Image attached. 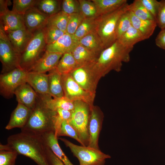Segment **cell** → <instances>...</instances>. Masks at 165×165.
I'll use <instances>...</instances> for the list:
<instances>
[{
	"mask_svg": "<svg viewBox=\"0 0 165 165\" xmlns=\"http://www.w3.org/2000/svg\"><path fill=\"white\" fill-rule=\"evenodd\" d=\"M145 8L156 19L160 5V1L156 0H140Z\"/></svg>",
	"mask_w": 165,
	"mask_h": 165,
	"instance_id": "ee69618b",
	"label": "cell"
},
{
	"mask_svg": "<svg viewBox=\"0 0 165 165\" xmlns=\"http://www.w3.org/2000/svg\"><path fill=\"white\" fill-rule=\"evenodd\" d=\"M31 110L24 105L18 103L16 108L12 112L5 129L10 130L16 128L21 129L23 128L28 121Z\"/></svg>",
	"mask_w": 165,
	"mask_h": 165,
	"instance_id": "ac0fdd59",
	"label": "cell"
},
{
	"mask_svg": "<svg viewBox=\"0 0 165 165\" xmlns=\"http://www.w3.org/2000/svg\"><path fill=\"white\" fill-rule=\"evenodd\" d=\"M62 80L64 97L73 101H83L90 108L94 105L95 94L82 89L70 74L62 75Z\"/></svg>",
	"mask_w": 165,
	"mask_h": 165,
	"instance_id": "30bf717a",
	"label": "cell"
},
{
	"mask_svg": "<svg viewBox=\"0 0 165 165\" xmlns=\"http://www.w3.org/2000/svg\"><path fill=\"white\" fill-rule=\"evenodd\" d=\"M127 3L111 13L101 15L97 18L96 32L100 37L105 49L113 44L117 40L116 28L121 16L129 10Z\"/></svg>",
	"mask_w": 165,
	"mask_h": 165,
	"instance_id": "277c9868",
	"label": "cell"
},
{
	"mask_svg": "<svg viewBox=\"0 0 165 165\" xmlns=\"http://www.w3.org/2000/svg\"><path fill=\"white\" fill-rule=\"evenodd\" d=\"M129 10L140 19L156 20L155 17L145 8L140 0H135L133 3L129 4Z\"/></svg>",
	"mask_w": 165,
	"mask_h": 165,
	"instance_id": "1f68e13d",
	"label": "cell"
},
{
	"mask_svg": "<svg viewBox=\"0 0 165 165\" xmlns=\"http://www.w3.org/2000/svg\"><path fill=\"white\" fill-rule=\"evenodd\" d=\"M24 16L26 28L33 34L44 28L49 18L35 6L28 10Z\"/></svg>",
	"mask_w": 165,
	"mask_h": 165,
	"instance_id": "5bb4252c",
	"label": "cell"
},
{
	"mask_svg": "<svg viewBox=\"0 0 165 165\" xmlns=\"http://www.w3.org/2000/svg\"><path fill=\"white\" fill-rule=\"evenodd\" d=\"M55 117V134L58 137L61 127L62 123L65 120H69L71 116V111L59 108L56 110Z\"/></svg>",
	"mask_w": 165,
	"mask_h": 165,
	"instance_id": "ab89813d",
	"label": "cell"
},
{
	"mask_svg": "<svg viewBox=\"0 0 165 165\" xmlns=\"http://www.w3.org/2000/svg\"><path fill=\"white\" fill-rule=\"evenodd\" d=\"M68 16L61 10L49 17L46 25L55 27L66 32Z\"/></svg>",
	"mask_w": 165,
	"mask_h": 165,
	"instance_id": "836d02e7",
	"label": "cell"
},
{
	"mask_svg": "<svg viewBox=\"0 0 165 165\" xmlns=\"http://www.w3.org/2000/svg\"><path fill=\"white\" fill-rule=\"evenodd\" d=\"M0 24L5 32L26 28L24 16L9 9L0 13Z\"/></svg>",
	"mask_w": 165,
	"mask_h": 165,
	"instance_id": "9a60e30c",
	"label": "cell"
},
{
	"mask_svg": "<svg viewBox=\"0 0 165 165\" xmlns=\"http://www.w3.org/2000/svg\"><path fill=\"white\" fill-rule=\"evenodd\" d=\"M46 153L50 165H65L47 145Z\"/></svg>",
	"mask_w": 165,
	"mask_h": 165,
	"instance_id": "f6af8a7d",
	"label": "cell"
},
{
	"mask_svg": "<svg viewBox=\"0 0 165 165\" xmlns=\"http://www.w3.org/2000/svg\"><path fill=\"white\" fill-rule=\"evenodd\" d=\"M62 1L38 0L35 6L49 17L61 10Z\"/></svg>",
	"mask_w": 165,
	"mask_h": 165,
	"instance_id": "f1b7e54d",
	"label": "cell"
},
{
	"mask_svg": "<svg viewBox=\"0 0 165 165\" xmlns=\"http://www.w3.org/2000/svg\"><path fill=\"white\" fill-rule=\"evenodd\" d=\"M41 135L46 145L65 165H74L61 149L54 131L46 132Z\"/></svg>",
	"mask_w": 165,
	"mask_h": 165,
	"instance_id": "7402d4cb",
	"label": "cell"
},
{
	"mask_svg": "<svg viewBox=\"0 0 165 165\" xmlns=\"http://www.w3.org/2000/svg\"><path fill=\"white\" fill-rule=\"evenodd\" d=\"M28 72L20 68H16L1 75V94L9 98L14 94L16 90L21 85L27 83Z\"/></svg>",
	"mask_w": 165,
	"mask_h": 165,
	"instance_id": "9c48e42d",
	"label": "cell"
},
{
	"mask_svg": "<svg viewBox=\"0 0 165 165\" xmlns=\"http://www.w3.org/2000/svg\"><path fill=\"white\" fill-rule=\"evenodd\" d=\"M79 43L82 45L98 56L105 49L103 43L96 31L85 36L79 41Z\"/></svg>",
	"mask_w": 165,
	"mask_h": 165,
	"instance_id": "484cf974",
	"label": "cell"
},
{
	"mask_svg": "<svg viewBox=\"0 0 165 165\" xmlns=\"http://www.w3.org/2000/svg\"><path fill=\"white\" fill-rule=\"evenodd\" d=\"M133 48L124 46L117 40L104 50L96 60L89 65L100 79L112 71L119 72L123 63L130 61V53Z\"/></svg>",
	"mask_w": 165,
	"mask_h": 165,
	"instance_id": "7a4b0ae2",
	"label": "cell"
},
{
	"mask_svg": "<svg viewBox=\"0 0 165 165\" xmlns=\"http://www.w3.org/2000/svg\"><path fill=\"white\" fill-rule=\"evenodd\" d=\"M6 32L13 48L20 55L24 51L33 35V34L26 28Z\"/></svg>",
	"mask_w": 165,
	"mask_h": 165,
	"instance_id": "2e32d148",
	"label": "cell"
},
{
	"mask_svg": "<svg viewBox=\"0 0 165 165\" xmlns=\"http://www.w3.org/2000/svg\"><path fill=\"white\" fill-rule=\"evenodd\" d=\"M20 55L15 50L6 32L0 25V59L2 73L20 68Z\"/></svg>",
	"mask_w": 165,
	"mask_h": 165,
	"instance_id": "ba28073f",
	"label": "cell"
},
{
	"mask_svg": "<svg viewBox=\"0 0 165 165\" xmlns=\"http://www.w3.org/2000/svg\"><path fill=\"white\" fill-rule=\"evenodd\" d=\"M97 18H84L74 35L78 41L92 32L96 31Z\"/></svg>",
	"mask_w": 165,
	"mask_h": 165,
	"instance_id": "4dcf8cb0",
	"label": "cell"
},
{
	"mask_svg": "<svg viewBox=\"0 0 165 165\" xmlns=\"http://www.w3.org/2000/svg\"><path fill=\"white\" fill-rule=\"evenodd\" d=\"M155 43L159 48L165 50V28L161 29L155 39Z\"/></svg>",
	"mask_w": 165,
	"mask_h": 165,
	"instance_id": "bcb514c9",
	"label": "cell"
},
{
	"mask_svg": "<svg viewBox=\"0 0 165 165\" xmlns=\"http://www.w3.org/2000/svg\"><path fill=\"white\" fill-rule=\"evenodd\" d=\"M46 46L43 28L34 33L30 41L20 55V68L28 71L44 53Z\"/></svg>",
	"mask_w": 165,
	"mask_h": 165,
	"instance_id": "5b68a950",
	"label": "cell"
},
{
	"mask_svg": "<svg viewBox=\"0 0 165 165\" xmlns=\"http://www.w3.org/2000/svg\"><path fill=\"white\" fill-rule=\"evenodd\" d=\"M72 53L80 66L91 64L98 57L97 55L79 43Z\"/></svg>",
	"mask_w": 165,
	"mask_h": 165,
	"instance_id": "d4e9b609",
	"label": "cell"
},
{
	"mask_svg": "<svg viewBox=\"0 0 165 165\" xmlns=\"http://www.w3.org/2000/svg\"><path fill=\"white\" fill-rule=\"evenodd\" d=\"M61 11L68 15L80 13V5L79 0L62 1L61 4Z\"/></svg>",
	"mask_w": 165,
	"mask_h": 165,
	"instance_id": "b9f144b4",
	"label": "cell"
},
{
	"mask_svg": "<svg viewBox=\"0 0 165 165\" xmlns=\"http://www.w3.org/2000/svg\"><path fill=\"white\" fill-rule=\"evenodd\" d=\"M74 58L72 53L63 54L55 69L61 75L70 73L79 67Z\"/></svg>",
	"mask_w": 165,
	"mask_h": 165,
	"instance_id": "83f0119b",
	"label": "cell"
},
{
	"mask_svg": "<svg viewBox=\"0 0 165 165\" xmlns=\"http://www.w3.org/2000/svg\"><path fill=\"white\" fill-rule=\"evenodd\" d=\"M18 153L7 144L0 145V165H15Z\"/></svg>",
	"mask_w": 165,
	"mask_h": 165,
	"instance_id": "d6a6232c",
	"label": "cell"
},
{
	"mask_svg": "<svg viewBox=\"0 0 165 165\" xmlns=\"http://www.w3.org/2000/svg\"><path fill=\"white\" fill-rule=\"evenodd\" d=\"M80 13L84 18H96L98 16L95 6L92 0H79Z\"/></svg>",
	"mask_w": 165,
	"mask_h": 165,
	"instance_id": "d590c367",
	"label": "cell"
},
{
	"mask_svg": "<svg viewBox=\"0 0 165 165\" xmlns=\"http://www.w3.org/2000/svg\"><path fill=\"white\" fill-rule=\"evenodd\" d=\"M61 136H66L73 138L83 146L77 132L70 124L68 120L64 121L61 124L58 137Z\"/></svg>",
	"mask_w": 165,
	"mask_h": 165,
	"instance_id": "60d3db41",
	"label": "cell"
},
{
	"mask_svg": "<svg viewBox=\"0 0 165 165\" xmlns=\"http://www.w3.org/2000/svg\"><path fill=\"white\" fill-rule=\"evenodd\" d=\"M130 12L132 26L141 33L145 39L149 38L157 26L156 20L140 19Z\"/></svg>",
	"mask_w": 165,
	"mask_h": 165,
	"instance_id": "603a6c76",
	"label": "cell"
},
{
	"mask_svg": "<svg viewBox=\"0 0 165 165\" xmlns=\"http://www.w3.org/2000/svg\"><path fill=\"white\" fill-rule=\"evenodd\" d=\"M49 89L50 95L53 98L64 97L62 86V75L54 69L49 72Z\"/></svg>",
	"mask_w": 165,
	"mask_h": 165,
	"instance_id": "cb8c5ba5",
	"label": "cell"
},
{
	"mask_svg": "<svg viewBox=\"0 0 165 165\" xmlns=\"http://www.w3.org/2000/svg\"><path fill=\"white\" fill-rule=\"evenodd\" d=\"M84 18L80 13L69 15L66 32L74 35Z\"/></svg>",
	"mask_w": 165,
	"mask_h": 165,
	"instance_id": "f35d334b",
	"label": "cell"
},
{
	"mask_svg": "<svg viewBox=\"0 0 165 165\" xmlns=\"http://www.w3.org/2000/svg\"><path fill=\"white\" fill-rule=\"evenodd\" d=\"M104 117L103 113L99 107L94 105L90 108L88 126L89 139L88 146L100 149L98 140Z\"/></svg>",
	"mask_w": 165,
	"mask_h": 165,
	"instance_id": "7c38bea8",
	"label": "cell"
},
{
	"mask_svg": "<svg viewBox=\"0 0 165 165\" xmlns=\"http://www.w3.org/2000/svg\"><path fill=\"white\" fill-rule=\"evenodd\" d=\"M38 0H13L12 11L24 15L28 10L35 6Z\"/></svg>",
	"mask_w": 165,
	"mask_h": 165,
	"instance_id": "74e56055",
	"label": "cell"
},
{
	"mask_svg": "<svg viewBox=\"0 0 165 165\" xmlns=\"http://www.w3.org/2000/svg\"><path fill=\"white\" fill-rule=\"evenodd\" d=\"M157 26L161 29L165 28V0L160 1V5L156 17Z\"/></svg>",
	"mask_w": 165,
	"mask_h": 165,
	"instance_id": "7bdbcfd3",
	"label": "cell"
},
{
	"mask_svg": "<svg viewBox=\"0 0 165 165\" xmlns=\"http://www.w3.org/2000/svg\"><path fill=\"white\" fill-rule=\"evenodd\" d=\"M6 144L18 154L30 158L38 165H50L46 145L41 135L21 131L9 136Z\"/></svg>",
	"mask_w": 165,
	"mask_h": 165,
	"instance_id": "6da1fadb",
	"label": "cell"
},
{
	"mask_svg": "<svg viewBox=\"0 0 165 165\" xmlns=\"http://www.w3.org/2000/svg\"><path fill=\"white\" fill-rule=\"evenodd\" d=\"M10 0H0V13L8 9V6L9 5Z\"/></svg>",
	"mask_w": 165,
	"mask_h": 165,
	"instance_id": "7dc6e473",
	"label": "cell"
},
{
	"mask_svg": "<svg viewBox=\"0 0 165 165\" xmlns=\"http://www.w3.org/2000/svg\"><path fill=\"white\" fill-rule=\"evenodd\" d=\"M70 74L82 89L95 94L97 85L100 79L89 65L80 66Z\"/></svg>",
	"mask_w": 165,
	"mask_h": 165,
	"instance_id": "8fae6325",
	"label": "cell"
},
{
	"mask_svg": "<svg viewBox=\"0 0 165 165\" xmlns=\"http://www.w3.org/2000/svg\"><path fill=\"white\" fill-rule=\"evenodd\" d=\"M59 139L69 148L73 155L78 159L79 165H104L106 159L111 157L100 149L77 145L64 138Z\"/></svg>",
	"mask_w": 165,
	"mask_h": 165,
	"instance_id": "52a82bcc",
	"label": "cell"
},
{
	"mask_svg": "<svg viewBox=\"0 0 165 165\" xmlns=\"http://www.w3.org/2000/svg\"><path fill=\"white\" fill-rule=\"evenodd\" d=\"M132 26L129 10L123 13L119 18L116 28L117 40Z\"/></svg>",
	"mask_w": 165,
	"mask_h": 165,
	"instance_id": "e575fe53",
	"label": "cell"
},
{
	"mask_svg": "<svg viewBox=\"0 0 165 165\" xmlns=\"http://www.w3.org/2000/svg\"><path fill=\"white\" fill-rule=\"evenodd\" d=\"M74 103V108L71 111V117L68 121L77 132L83 146H87L89 139L88 126L90 107L82 101H75Z\"/></svg>",
	"mask_w": 165,
	"mask_h": 165,
	"instance_id": "8992f818",
	"label": "cell"
},
{
	"mask_svg": "<svg viewBox=\"0 0 165 165\" xmlns=\"http://www.w3.org/2000/svg\"><path fill=\"white\" fill-rule=\"evenodd\" d=\"M27 83L41 95H50L48 74L35 72H28Z\"/></svg>",
	"mask_w": 165,
	"mask_h": 165,
	"instance_id": "d6986e66",
	"label": "cell"
},
{
	"mask_svg": "<svg viewBox=\"0 0 165 165\" xmlns=\"http://www.w3.org/2000/svg\"><path fill=\"white\" fill-rule=\"evenodd\" d=\"M50 95H41L40 101L47 108L53 111L61 108L72 111L75 107L74 101L65 97L52 98Z\"/></svg>",
	"mask_w": 165,
	"mask_h": 165,
	"instance_id": "44dd1931",
	"label": "cell"
},
{
	"mask_svg": "<svg viewBox=\"0 0 165 165\" xmlns=\"http://www.w3.org/2000/svg\"><path fill=\"white\" fill-rule=\"evenodd\" d=\"M56 113V111L49 109L41 101L36 102L21 131L40 135L49 131L55 132Z\"/></svg>",
	"mask_w": 165,
	"mask_h": 165,
	"instance_id": "3957f363",
	"label": "cell"
},
{
	"mask_svg": "<svg viewBox=\"0 0 165 165\" xmlns=\"http://www.w3.org/2000/svg\"><path fill=\"white\" fill-rule=\"evenodd\" d=\"M18 103L21 104L31 110L35 107L37 95L32 88L27 83L19 86L14 92Z\"/></svg>",
	"mask_w": 165,
	"mask_h": 165,
	"instance_id": "ffe728a7",
	"label": "cell"
},
{
	"mask_svg": "<svg viewBox=\"0 0 165 165\" xmlns=\"http://www.w3.org/2000/svg\"><path fill=\"white\" fill-rule=\"evenodd\" d=\"M96 7L98 16L118 9L127 3V0H92Z\"/></svg>",
	"mask_w": 165,
	"mask_h": 165,
	"instance_id": "4316f807",
	"label": "cell"
},
{
	"mask_svg": "<svg viewBox=\"0 0 165 165\" xmlns=\"http://www.w3.org/2000/svg\"><path fill=\"white\" fill-rule=\"evenodd\" d=\"M118 40L124 46L134 47L136 43L145 39L141 33L132 26Z\"/></svg>",
	"mask_w": 165,
	"mask_h": 165,
	"instance_id": "f546056e",
	"label": "cell"
},
{
	"mask_svg": "<svg viewBox=\"0 0 165 165\" xmlns=\"http://www.w3.org/2000/svg\"><path fill=\"white\" fill-rule=\"evenodd\" d=\"M78 44V41L74 35L66 32L55 42L46 45V50L63 54L72 53Z\"/></svg>",
	"mask_w": 165,
	"mask_h": 165,
	"instance_id": "e0dca14e",
	"label": "cell"
},
{
	"mask_svg": "<svg viewBox=\"0 0 165 165\" xmlns=\"http://www.w3.org/2000/svg\"><path fill=\"white\" fill-rule=\"evenodd\" d=\"M63 54L46 50L42 56L28 71L45 73L55 69Z\"/></svg>",
	"mask_w": 165,
	"mask_h": 165,
	"instance_id": "4fadbf2b",
	"label": "cell"
},
{
	"mask_svg": "<svg viewBox=\"0 0 165 165\" xmlns=\"http://www.w3.org/2000/svg\"><path fill=\"white\" fill-rule=\"evenodd\" d=\"M43 30L46 45L55 42L66 33L55 27L48 25L44 28Z\"/></svg>",
	"mask_w": 165,
	"mask_h": 165,
	"instance_id": "8d00e7d4",
	"label": "cell"
}]
</instances>
